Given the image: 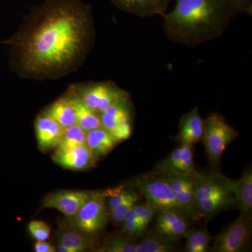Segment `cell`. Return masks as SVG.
Wrapping results in <instances>:
<instances>
[{"mask_svg": "<svg viewBox=\"0 0 252 252\" xmlns=\"http://www.w3.org/2000/svg\"><path fill=\"white\" fill-rule=\"evenodd\" d=\"M137 243L126 236H114L107 238L103 246L98 250L103 252H136Z\"/></svg>", "mask_w": 252, "mask_h": 252, "instance_id": "484cf974", "label": "cell"}, {"mask_svg": "<svg viewBox=\"0 0 252 252\" xmlns=\"http://www.w3.org/2000/svg\"><path fill=\"white\" fill-rule=\"evenodd\" d=\"M179 239L166 238L158 234L142 239L136 245V252H172L180 246Z\"/></svg>", "mask_w": 252, "mask_h": 252, "instance_id": "ffe728a7", "label": "cell"}, {"mask_svg": "<svg viewBox=\"0 0 252 252\" xmlns=\"http://www.w3.org/2000/svg\"><path fill=\"white\" fill-rule=\"evenodd\" d=\"M64 128L77 124L75 107L69 94L60 97L45 111Z\"/></svg>", "mask_w": 252, "mask_h": 252, "instance_id": "d6986e66", "label": "cell"}, {"mask_svg": "<svg viewBox=\"0 0 252 252\" xmlns=\"http://www.w3.org/2000/svg\"><path fill=\"white\" fill-rule=\"evenodd\" d=\"M204 125L205 121L200 116L198 107H194L181 117L180 131L176 136V140L181 144L193 147L203 138Z\"/></svg>", "mask_w": 252, "mask_h": 252, "instance_id": "5bb4252c", "label": "cell"}, {"mask_svg": "<svg viewBox=\"0 0 252 252\" xmlns=\"http://www.w3.org/2000/svg\"><path fill=\"white\" fill-rule=\"evenodd\" d=\"M140 199L133 198L124 202L119 206L109 210L110 216L116 223H123L124 219L126 218L127 212L132 208Z\"/></svg>", "mask_w": 252, "mask_h": 252, "instance_id": "f546056e", "label": "cell"}, {"mask_svg": "<svg viewBox=\"0 0 252 252\" xmlns=\"http://www.w3.org/2000/svg\"><path fill=\"white\" fill-rule=\"evenodd\" d=\"M67 91L99 114L119 99L130 97L127 91L112 81L74 84L69 86Z\"/></svg>", "mask_w": 252, "mask_h": 252, "instance_id": "3957f363", "label": "cell"}, {"mask_svg": "<svg viewBox=\"0 0 252 252\" xmlns=\"http://www.w3.org/2000/svg\"><path fill=\"white\" fill-rule=\"evenodd\" d=\"M235 14H247L252 16V0H227Z\"/></svg>", "mask_w": 252, "mask_h": 252, "instance_id": "4dcf8cb0", "label": "cell"}, {"mask_svg": "<svg viewBox=\"0 0 252 252\" xmlns=\"http://www.w3.org/2000/svg\"><path fill=\"white\" fill-rule=\"evenodd\" d=\"M232 188V180L220 173L196 174L194 180L195 205L200 202Z\"/></svg>", "mask_w": 252, "mask_h": 252, "instance_id": "7c38bea8", "label": "cell"}, {"mask_svg": "<svg viewBox=\"0 0 252 252\" xmlns=\"http://www.w3.org/2000/svg\"><path fill=\"white\" fill-rule=\"evenodd\" d=\"M117 143L112 133L103 127L86 132V145L91 149L95 159L108 154Z\"/></svg>", "mask_w": 252, "mask_h": 252, "instance_id": "ac0fdd59", "label": "cell"}, {"mask_svg": "<svg viewBox=\"0 0 252 252\" xmlns=\"http://www.w3.org/2000/svg\"><path fill=\"white\" fill-rule=\"evenodd\" d=\"M34 129L38 145L42 150L56 148L64 130V127L46 112L36 117Z\"/></svg>", "mask_w": 252, "mask_h": 252, "instance_id": "8fae6325", "label": "cell"}, {"mask_svg": "<svg viewBox=\"0 0 252 252\" xmlns=\"http://www.w3.org/2000/svg\"><path fill=\"white\" fill-rule=\"evenodd\" d=\"M185 250L186 252H207L210 250L211 235L206 229L189 228L186 234Z\"/></svg>", "mask_w": 252, "mask_h": 252, "instance_id": "7402d4cb", "label": "cell"}, {"mask_svg": "<svg viewBox=\"0 0 252 252\" xmlns=\"http://www.w3.org/2000/svg\"><path fill=\"white\" fill-rule=\"evenodd\" d=\"M203 140L209 161L212 166L220 164L228 144L238 137V132L219 112L209 114L205 119Z\"/></svg>", "mask_w": 252, "mask_h": 252, "instance_id": "277c9868", "label": "cell"}, {"mask_svg": "<svg viewBox=\"0 0 252 252\" xmlns=\"http://www.w3.org/2000/svg\"><path fill=\"white\" fill-rule=\"evenodd\" d=\"M67 94L70 96L75 107L78 126H80L81 128L86 132L97 127H102L98 113L94 112V110L88 107L77 97L68 91Z\"/></svg>", "mask_w": 252, "mask_h": 252, "instance_id": "44dd1931", "label": "cell"}, {"mask_svg": "<svg viewBox=\"0 0 252 252\" xmlns=\"http://www.w3.org/2000/svg\"><path fill=\"white\" fill-rule=\"evenodd\" d=\"M59 244L69 247L76 252H86L90 250L91 244L89 238L80 230H63L59 235Z\"/></svg>", "mask_w": 252, "mask_h": 252, "instance_id": "cb8c5ba5", "label": "cell"}, {"mask_svg": "<svg viewBox=\"0 0 252 252\" xmlns=\"http://www.w3.org/2000/svg\"><path fill=\"white\" fill-rule=\"evenodd\" d=\"M95 41L90 5L81 0H46L0 44L9 46L10 67L18 77L41 81L77 72Z\"/></svg>", "mask_w": 252, "mask_h": 252, "instance_id": "6da1fadb", "label": "cell"}, {"mask_svg": "<svg viewBox=\"0 0 252 252\" xmlns=\"http://www.w3.org/2000/svg\"><path fill=\"white\" fill-rule=\"evenodd\" d=\"M156 218L157 234L172 239L185 238L190 228L189 219L176 212L158 211Z\"/></svg>", "mask_w": 252, "mask_h": 252, "instance_id": "9a60e30c", "label": "cell"}, {"mask_svg": "<svg viewBox=\"0 0 252 252\" xmlns=\"http://www.w3.org/2000/svg\"><path fill=\"white\" fill-rule=\"evenodd\" d=\"M132 106L130 97L119 99L99 114L102 127L114 136L118 143L132 134Z\"/></svg>", "mask_w": 252, "mask_h": 252, "instance_id": "ba28073f", "label": "cell"}, {"mask_svg": "<svg viewBox=\"0 0 252 252\" xmlns=\"http://www.w3.org/2000/svg\"><path fill=\"white\" fill-rule=\"evenodd\" d=\"M104 197H105L106 205H107L108 211L130 199H141L142 198L138 193H136L133 190H127V189L122 188V187L108 189L104 191Z\"/></svg>", "mask_w": 252, "mask_h": 252, "instance_id": "d4e9b609", "label": "cell"}, {"mask_svg": "<svg viewBox=\"0 0 252 252\" xmlns=\"http://www.w3.org/2000/svg\"><path fill=\"white\" fill-rule=\"evenodd\" d=\"M107 205L104 192H90L89 198L74 217L78 230L86 234H94L107 222Z\"/></svg>", "mask_w": 252, "mask_h": 252, "instance_id": "52a82bcc", "label": "cell"}, {"mask_svg": "<svg viewBox=\"0 0 252 252\" xmlns=\"http://www.w3.org/2000/svg\"><path fill=\"white\" fill-rule=\"evenodd\" d=\"M86 140V132L77 124L64 128L61 142L56 147V153L84 145Z\"/></svg>", "mask_w": 252, "mask_h": 252, "instance_id": "603a6c76", "label": "cell"}, {"mask_svg": "<svg viewBox=\"0 0 252 252\" xmlns=\"http://www.w3.org/2000/svg\"><path fill=\"white\" fill-rule=\"evenodd\" d=\"M90 192L59 191L46 195L43 202L44 208L56 209L67 217H74L84 205Z\"/></svg>", "mask_w": 252, "mask_h": 252, "instance_id": "30bf717a", "label": "cell"}, {"mask_svg": "<svg viewBox=\"0 0 252 252\" xmlns=\"http://www.w3.org/2000/svg\"><path fill=\"white\" fill-rule=\"evenodd\" d=\"M232 190L236 207L241 214L252 215V170L248 167L238 180H232Z\"/></svg>", "mask_w": 252, "mask_h": 252, "instance_id": "e0dca14e", "label": "cell"}, {"mask_svg": "<svg viewBox=\"0 0 252 252\" xmlns=\"http://www.w3.org/2000/svg\"><path fill=\"white\" fill-rule=\"evenodd\" d=\"M192 148L193 147L181 144L168 157L159 162L150 173L157 175L169 172L188 175L196 174L198 172L194 165Z\"/></svg>", "mask_w": 252, "mask_h": 252, "instance_id": "9c48e42d", "label": "cell"}, {"mask_svg": "<svg viewBox=\"0 0 252 252\" xmlns=\"http://www.w3.org/2000/svg\"><path fill=\"white\" fill-rule=\"evenodd\" d=\"M134 206L127 212L126 218L123 221V225H124V230L127 234L131 236L140 237L144 234L146 230H144L142 226Z\"/></svg>", "mask_w": 252, "mask_h": 252, "instance_id": "4316f807", "label": "cell"}, {"mask_svg": "<svg viewBox=\"0 0 252 252\" xmlns=\"http://www.w3.org/2000/svg\"><path fill=\"white\" fill-rule=\"evenodd\" d=\"M235 15L227 0H177L162 17L167 39L193 46L220 37Z\"/></svg>", "mask_w": 252, "mask_h": 252, "instance_id": "7a4b0ae2", "label": "cell"}, {"mask_svg": "<svg viewBox=\"0 0 252 252\" xmlns=\"http://www.w3.org/2000/svg\"><path fill=\"white\" fill-rule=\"evenodd\" d=\"M130 184L159 211L176 212L188 218L179 205L175 192L166 181L160 176L145 174L137 177Z\"/></svg>", "mask_w": 252, "mask_h": 252, "instance_id": "5b68a950", "label": "cell"}, {"mask_svg": "<svg viewBox=\"0 0 252 252\" xmlns=\"http://www.w3.org/2000/svg\"><path fill=\"white\" fill-rule=\"evenodd\" d=\"M34 251L36 252H54L56 248L49 243L44 241H37L34 245Z\"/></svg>", "mask_w": 252, "mask_h": 252, "instance_id": "1f68e13d", "label": "cell"}, {"mask_svg": "<svg viewBox=\"0 0 252 252\" xmlns=\"http://www.w3.org/2000/svg\"><path fill=\"white\" fill-rule=\"evenodd\" d=\"M134 208H135L137 216L140 220L141 223H142L144 230L147 229V227L153 220L154 217L159 211L157 207L147 200L140 205H135Z\"/></svg>", "mask_w": 252, "mask_h": 252, "instance_id": "83f0119b", "label": "cell"}, {"mask_svg": "<svg viewBox=\"0 0 252 252\" xmlns=\"http://www.w3.org/2000/svg\"><path fill=\"white\" fill-rule=\"evenodd\" d=\"M54 160L64 168L82 170L91 166L95 158L86 144L76 148L55 153Z\"/></svg>", "mask_w": 252, "mask_h": 252, "instance_id": "2e32d148", "label": "cell"}, {"mask_svg": "<svg viewBox=\"0 0 252 252\" xmlns=\"http://www.w3.org/2000/svg\"><path fill=\"white\" fill-rule=\"evenodd\" d=\"M121 11L139 17L162 16L167 12L171 0H110Z\"/></svg>", "mask_w": 252, "mask_h": 252, "instance_id": "4fadbf2b", "label": "cell"}, {"mask_svg": "<svg viewBox=\"0 0 252 252\" xmlns=\"http://www.w3.org/2000/svg\"><path fill=\"white\" fill-rule=\"evenodd\" d=\"M56 251L59 252H76L75 250L73 249L69 248V247L64 246V245H60L59 244V247H58L57 250Z\"/></svg>", "mask_w": 252, "mask_h": 252, "instance_id": "d6a6232c", "label": "cell"}, {"mask_svg": "<svg viewBox=\"0 0 252 252\" xmlns=\"http://www.w3.org/2000/svg\"><path fill=\"white\" fill-rule=\"evenodd\" d=\"M252 234V216L241 214L215 237L210 252H241L248 248Z\"/></svg>", "mask_w": 252, "mask_h": 252, "instance_id": "8992f818", "label": "cell"}, {"mask_svg": "<svg viewBox=\"0 0 252 252\" xmlns=\"http://www.w3.org/2000/svg\"><path fill=\"white\" fill-rule=\"evenodd\" d=\"M28 230L33 238L37 241H44L49 238L50 227L41 220H32L28 225Z\"/></svg>", "mask_w": 252, "mask_h": 252, "instance_id": "f1b7e54d", "label": "cell"}]
</instances>
